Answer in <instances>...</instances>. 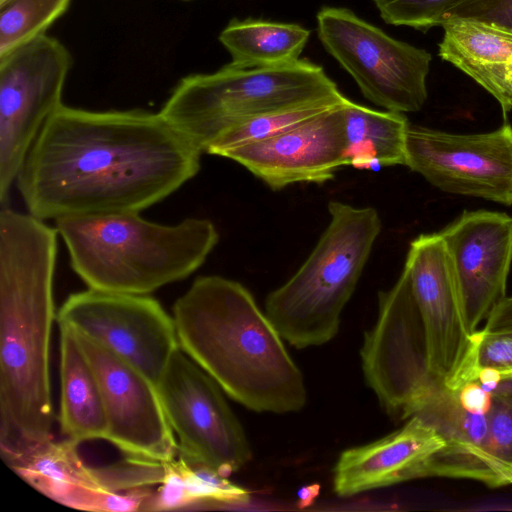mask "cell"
<instances>
[{"instance_id":"9a60e30c","label":"cell","mask_w":512,"mask_h":512,"mask_svg":"<svg viewBox=\"0 0 512 512\" xmlns=\"http://www.w3.org/2000/svg\"><path fill=\"white\" fill-rule=\"evenodd\" d=\"M456 277L465 328L471 336L506 296L512 263V217L464 211L439 232Z\"/></svg>"},{"instance_id":"836d02e7","label":"cell","mask_w":512,"mask_h":512,"mask_svg":"<svg viewBox=\"0 0 512 512\" xmlns=\"http://www.w3.org/2000/svg\"><path fill=\"white\" fill-rule=\"evenodd\" d=\"M318 486L303 487L298 492V500L301 505H308L317 495Z\"/></svg>"},{"instance_id":"d4e9b609","label":"cell","mask_w":512,"mask_h":512,"mask_svg":"<svg viewBox=\"0 0 512 512\" xmlns=\"http://www.w3.org/2000/svg\"><path fill=\"white\" fill-rule=\"evenodd\" d=\"M71 0H0V56L46 34Z\"/></svg>"},{"instance_id":"52a82bcc","label":"cell","mask_w":512,"mask_h":512,"mask_svg":"<svg viewBox=\"0 0 512 512\" xmlns=\"http://www.w3.org/2000/svg\"><path fill=\"white\" fill-rule=\"evenodd\" d=\"M316 19L321 44L365 98L400 113L423 107L430 53L390 37L346 8L322 7Z\"/></svg>"},{"instance_id":"ac0fdd59","label":"cell","mask_w":512,"mask_h":512,"mask_svg":"<svg viewBox=\"0 0 512 512\" xmlns=\"http://www.w3.org/2000/svg\"><path fill=\"white\" fill-rule=\"evenodd\" d=\"M79 443L50 440L7 466L32 488L53 501L83 511L135 512L140 504L134 491L110 492L98 467L86 465Z\"/></svg>"},{"instance_id":"7c38bea8","label":"cell","mask_w":512,"mask_h":512,"mask_svg":"<svg viewBox=\"0 0 512 512\" xmlns=\"http://www.w3.org/2000/svg\"><path fill=\"white\" fill-rule=\"evenodd\" d=\"M442 191L512 205V127L453 134L409 124L406 163Z\"/></svg>"},{"instance_id":"4316f807","label":"cell","mask_w":512,"mask_h":512,"mask_svg":"<svg viewBox=\"0 0 512 512\" xmlns=\"http://www.w3.org/2000/svg\"><path fill=\"white\" fill-rule=\"evenodd\" d=\"M454 385L458 391L464 384L476 381L478 370H497L502 380L512 378V331L485 332L476 330Z\"/></svg>"},{"instance_id":"f546056e","label":"cell","mask_w":512,"mask_h":512,"mask_svg":"<svg viewBox=\"0 0 512 512\" xmlns=\"http://www.w3.org/2000/svg\"><path fill=\"white\" fill-rule=\"evenodd\" d=\"M175 459V458H174ZM174 459L165 462L166 472L159 488L146 503L143 512H159L190 509L189 498L185 481L177 469Z\"/></svg>"},{"instance_id":"ba28073f","label":"cell","mask_w":512,"mask_h":512,"mask_svg":"<svg viewBox=\"0 0 512 512\" xmlns=\"http://www.w3.org/2000/svg\"><path fill=\"white\" fill-rule=\"evenodd\" d=\"M367 385L393 418L412 417L438 386L429 369L426 333L403 270L396 283L378 294L375 324L360 350Z\"/></svg>"},{"instance_id":"44dd1931","label":"cell","mask_w":512,"mask_h":512,"mask_svg":"<svg viewBox=\"0 0 512 512\" xmlns=\"http://www.w3.org/2000/svg\"><path fill=\"white\" fill-rule=\"evenodd\" d=\"M60 412L62 434L81 443L105 439L108 420L100 384L75 331L59 324Z\"/></svg>"},{"instance_id":"2e32d148","label":"cell","mask_w":512,"mask_h":512,"mask_svg":"<svg viewBox=\"0 0 512 512\" xmlns=\"http://www.w3.org/2000/svg\"><path fill=\"white\" fill-rule=\"evenodd\" d=\"M347 102L285 133L228 150L220 157L240 164L274 191L295 183L327 182L345 166Z\"/></svg>"},{"instance_id":"e575fe53","label":"cell","mask_w":512,"mask_h":512,"mask_svg":"<svg viewBox=\"0 0 512 512\" xmlns=\"http://www.w3.org/2000/svg\"><path fill=\"white\" fill-rule=\"evenodd\" d=\"M507 75H508L510 82L512 83V59L509 61L508 65H507Z\"/></svg>"},{"instance_id":"603a6c76","label":"cell","mask_w":512,"mask_h":512,"mask_svg":"<svg viewBox=\"0 0 512 512\" xmlns=\"http://www.w3.org/2000/svg\"><path fill=\"white\" fill-rule=\"evenodd\" d=\"M309 37L310 31L295 23L233 19L220 33L219 41L232 64L265 67L298 61Z\"/></svg>"},{"instance_id":"484cf974","label":"cell","mask_w":512,"mask_h":512,"mask_svg":"<svg viewBox=\"0 0 512 512\" xmlns=\"http://www.w3.org/2000/svg\"><path fill=\"white\" fill-rule=\"evenodd\" d=\"M174 463L184 478L191 500L190 509L200 504L241 505L251 500L248 490L205 465L190 462L180 454Z\"/></svg>"},{"instance_id":"8fae6325","label":"cell","mask_w":512,"mask_h":512,"mask_svg":"<svg viewBox=\"0 0 512 512\" xmlns=\"http://www.w3.org/2000/svg\"><path fill=\"white\" fill-rule=\"evenodd\" d=\"M56 319L123 358L156 386L180 348L173 316L148 295L88 288L70 294Z\"/></svg>"},{"instance_id":"83f0119b","label":"cell","mask_w":512,"mask_h":512,"mask_svg":"<svg viewBox=\"0 0 512 512\" xmlns=\"http://www.w3.org/2000/svg\"><path fill=\"white\" fill-rule=\"evenodd\" d=\"M488 457L499 487L512 484V395L492 394L488 411Z\"/></svg>"},{"instance_id":"cb8c5ba5","label":"cell","mask_w":512,"mask_h":512,"mask_svg":"<svg viewBox=\"0 0 512 512\" xmlns=\"http://www.w3.org/2000/svg\"><path fill=\"white\" fill-rule=\"evenodd\" d=\"M348 100L341 95L247 119L221 135L208 147L206 153L221 156L228 150L272 138L344 105Z\"/></svg>"},{"instance_id":"7a4b0ae2","label":"cell","mask_w":512,"mask_h":512,"mask_svg":"<svg viewBox=\"0 0 512 512\" xmlns=\"http://www.w3.org/2000/svg\"><path fill=\"white\" fill-rule=\"evenodd\" d=\"M56 228L0 211V455L7 464L53 440L49 347Z\"/></svg>"},{"instance_id":"1f68e13d","label":"cell","mask_w":512,"mask_h":512,"mask_svg":"<svg viewBox=\"0 0 512 512\" xmlns=\"http://www.w3.org/2000/svg\"><path fill=\"white\" fill-rule=\"evenodd\" d=\"M461 405L476 414H487L492 402V394L482 387L478 381L464 384L458 390Z\"/></svg>"},{"instance_id":"9c48e42d","label":"cell","mask_w":512,"mask_h":512,"mask_svg":"<svg viewBox=\"0 0 512 512\" xmlns=\"http://www.w3.org/2000/svg\"><path fill=\"white\" fill-rule=\"evenodd\" d=\"M73 59L47 34L0 56V202L10 190L41 128L62 103Z\"/></svg>"},{"instance_id":"e0dca14e","label":"cell","mask_w":512,"mask_h":512,"mask_svg":"<svg viewBox=\"0 0 512 512\" xmlns=\"http://www.w3.org/2000/svg\"><path fill=\"white\" fill-rule=\"evenodd\" d=\"M446 445L443 435L420 415L400 429L365 445L344 450L333 469L341 497L401 482L432 477L433 462Z\"/></svg>"},{"instance_id":"5bb4252c","label":"cell","mask_w":512,"mask_h":512,"mask_svg":"<svg viewBox=\"0 0 512 512\" xmlns=\"http://www.w3.org/2000/svg\"><path fill=\"white\" fill-rule=\"evenodd\" d=\"M424 325L430 373L454 391L471 338L446 245L438 233L421 234L409 246L403 268Z\"/></svg>"},{"instance_id":"4fadbf2b","label":"cell","mask_w":512,"mask_h":512,"mask_svg":"<svg viewBox=\"0 0 512 512\" xmlns=\"http://www.w3.org/2000/svg\"><path fill=\"white\" fill-rule=\"evenodd\" d=\"M75 333L100 384L108 420L106 440L125 457L163 463L173 460L178 443L157 386L103 345Z\"/></svg>"},{"instance_id":"277c9868","label":"cell","mask_w":512,"mask_h":512,"mask_svg":"<svg viewBox=\"0 0 512 512\" xmlns=\"http://www.w3.org/2000/svg\"><path fill=\"white\" fill-rule=\"evenodd\" d=\"M55 228L88 288L137 295L187 278L219 241L213 222L195 217L165 225L139 213L77 216Z\"/></svg>"},{"instance_id":"7402d4cb","label":"cell","mask_w":512,"mask_h":512,"mask_svg":"<svg viewBox=\"0 0 512 512\" xmlns=\"http://www.w3.org/2000/svg\"><path fill=\"white\" fill-rule=\"evenodd\" d=\"M409 124L404 113L378 111L349 100L344 107L345 166L405 165Z\"/></svg>"},{"instance_id":"4dcf8cb0","label":"cell","mask_w":512,"mask_h":512,"mask_svg":"<svg viewBox=\"0 0 512 512\" xmlns=\"http://www.w3.org/2000/svg\"><path fill=\"white\" fill-rule=\"evenodd\" d=\"M452 18H469L512 31V0H467L454 9Z\"/></svg>"},{"instance_id":"f1b7e54d","label":"cell","mask_w":512,"mask_h":512,"mask_svg":"<svg viewBox=\"0 0 512 512\" xmlns=\"http://www.w3.org/2000/svg\"><path fill=\"white\" fill-rule=\"evenodd\" d=\"M467 0H373L381 18L394 26L422 32L442 26L448 15Z\"/></svg>"},{"instance_id":"ffe728a7","label":"cell","mask_w":512,"mask_h":512,"mask_svg":"<svg viewBox=\"0 0 512 512\" xmlns=\"http://www.w3.org/2000/svg\"><path fill=\"white\" fill-rule=\"evenodd\" d=\"M442 27L439 56L489 92L504 115L512 112V83L507 75L512 31L469 18H452Z\"/></svg>"},{"instance_id":"6da1fadb","label":"cell","mask_w":512,"mask_h":512,"mask_svg":"<svg viewBox=\"0 0 512 512\" xmlns=\"http://www.w3.org/2000/svg\"><path fill=\"white\" fill-rule=\"evenodd\" d=\"M201 155L160 112L61 104L33 142L16 184L28 213L44 221L140 213L194 178Z\"/></svg>"},{"instance_id":"8992f818","label":"cell","mask_w":512,"mask_h":512,"mask_svg":"<svg viewBox=\"0 0 512 512\" xmlns=\"http://www.w3.org/2000/svg\"><path fill=\"white\" fill-rule=\"evenodd\" d=\"M343 95L324 69L306 59L286 65L232 63L182 78L159 111L202 153L239 123L280 109Z\"/></svg>"},{"instance_id":"5b68a950","label":"cell","mask_w":512,"mask_h":512,"mask_svg":"<svg viewBox=\"0 0 512 512\" xmlns=\"http://www.w3.org/2000/svg\"><path fill=\"white\" fill-rule=\"evenodd\" d=\"M330 221L309 257L266 298L265 313L282 338L297 349L320 346L338 333L381 219L373 207L328 203Z\"/></svg>"},{"instance_id":"d6a6232c","label":"cell","mask_w":512,"mask_h":512,"mask_svg":"<svg viewBox=\"0 0 512 512\" xmlns=\"http://www.w3.org/2000/svg\"><path fill=\"white\" fill-rule=\"evenodd\" d=\"M485 332L512 331V296H505L490 312L483 328Z\"/></svg>"},{"instance_id":"d6986e66","label":"cell","mask_w":512,"mask_h":512,"mask_svg":"<svg viewBox=\"0 0 512 512\" xmlns=\"http://www.w3.org/2000/svg\"><path fill=\"white\" fill-rule=\"evenodd\" d=\"M415 415L433 424L446 441L434 459L432 477L466 478L499 487L488 457L486 414L466 410L458 391L437 386Z\"/></svg>"},{"instance_id":"30bf717a","label":"cell","mask_w":512,"mask_h":512,"mask_svg":"<svg viewBox=\"0 0 512 512\" xmlns=\"http://www.w3.org/2000/svg\"><path fill=\"white\" fill-rule=\"evenodd\" d=\"M157 389L178 454L226 477L250 461L248 439L223 390L181 348L172 355Z\"/></svg>"},{"instance_id":"3957f363","label":"cell","mask_w":512,"mask_h":512,"mask_svg":"<svg viewBox=\"0 0 512 512\" xmlns=\"http://www.w3.org/2000/svg\"><path fill=\"white\" fill-rule=\"evenodd\" d=\"M180 348L233 400L284 414L307 402L303 375L275 325L241 283L197 277L173 305Z\"/></svg>"}]
</instances>
